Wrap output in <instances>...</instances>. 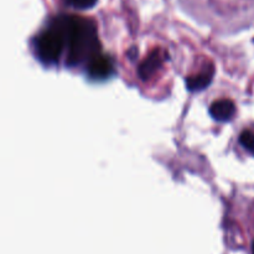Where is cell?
Masks as SVG:
<instances>
[{"label":"cell","mask_w":254,"mask_h":254,"mask_svg":"<svg viewBox=\"0 0 254 254\" xmlns=\"http://www.w3.org/2000/svg\"><path fill=\"white\" fill-rule=\"evenodd\" d=\"M101 54L97 27L86 17L68 16V42L66 64L69 67L89 64Z\"/></svg>","instance_id":"1"},{"label":"cell","mask_w":254,"mask_h":254,"mask_svg":"<svg viewBox=\"0 0 254 254\" xmlns=\"http://www.w3.org/2000/svg\"><path fill=\"white\" fill-rule=\"evenodd\" d=\"M68 42V16L61 15L51 22L35 41L37 56L47 64H57Z\"/></svg>","instance_id":"2"},{"label":"cell","mask_w":254,"mask_h":254,"mask_svg":"<svg viewBox=\"0 0 254 254\" xmlns=\"http://www.w3.org/2000/svg\"><path fill=\"white\" fill-rule=\"evenodd\" d=\"M169 59V55L163 50H154L145 60L140 64L138 69V74L143 81H148L154 76L164 64V62Z\"/></svg>","instance_id":"3"},{"label":"cell","mask_w":254,"mask_h":254,"mask_svg":"<svg viewBox=\"0 0 254 254\" xmlns=\"http://www.w3.org/2000/svg\"><path fill=\"white\" fill-rule=\"evenodd\" d=\"M215 76V66L212 64H208L203 67V69L193 76H189L186 78V86L191 92L203 91L207 86H210Z\"/></svg>","instance_id":"4"},{"label":"cell","mask_w":254,"mask_h":254,"mask_svg":"<svg viewBox=\"0 0 254 254\" xmlns=\"http://www.w3.org/2000/svg\"><path fill=\"white\" fill-rule=\"evenodd\" d=\"M210 114L215 121L221 123L230 122L236 114V106L231 99H218L211 104Z\"/></svg>","instance_id":"5"},{"label":"cell","mask_w":254,"mask_h":254,"mask_svg":"<svg viewBox=\"0 0 254 254\" xmlns=\"http://www.w3.org/2000/svg\"><path fill=\"white\" fill-rule=\"evenodd\" d=\"M113 72V64L109 57L99 54L88 64V74L92 78L104 79Z\"/></svg>","instance_id":"6"},{"label":"cell","mask_w":254,"mask_h":254,"mask_svg":"<svg viewBox=\"0 0 254 254\" xmlns=\"http://www.w3.org/2000/svg\"><path fill=\"white\" fill-rule=\"evenodd\" d=\"M240 143L250 151L252 155H254V133L250 130H246L241 134Z\"/></svg>","instance_id":"7"},{"label":"cell","mask_w":254,"mask_h":254,"mask_svg":"<svg viewBox=\"0 0 254 254\" xmlns=\"http://www.w3.org/2000/svg\"><path fill=\"white\" fill-rule=\"evenodd\" d=\"M67 5L78 10H87L93 7L98 0H64Z\"/></svg>","instance_id":"8"},{"label":"cell","mask_w":254,"mask_h":254,"mask_svg":"<svg viewBox=\"0 0 254 254\" xmlns=\"http://www.w3.org/2000/svg\"><path fill=\"white\" fill-rule=\"evenodd\" d=\"M253 251H254V247H253Z\"/></svg>","instance_id":"9"}]
</instances>
